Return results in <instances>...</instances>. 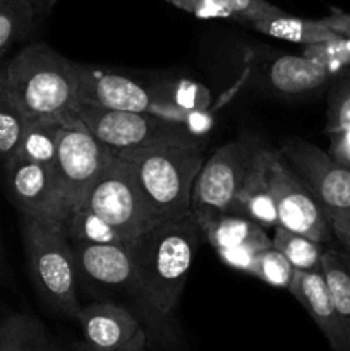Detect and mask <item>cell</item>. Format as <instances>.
<instances>
[{
	"mask_svg": "<svg viewBox=\"0 0 350 351\" xmlns=\"http://www.w3.org/2000/svg\"><path fill=\"white\" fill-rule=\"evenodd\" d=\"M202 235L201 223L191 211L158 223L127 243L136 267L137 295L160 322L174 315Z\"/></svg>",
	"mask_w": 350,
	"mask_h": 351,
	"instance_id": "1",
	"label": "cell"
},
{
	"mask_svg": "<svg viewBox=\"0 0 350 351\" xmlns=\"http://www.w3.org/2000/svg\"><path fill=\"white\" fill-rule=\"evenodd\" d=\"M117 156L129 167L154 225L191 213L196 178L205 165L198 139L165 141Z\"/></svg>",
	"mask_w": 350,
	"mask_h": 351,
	"instance_id": "2",
	"label": "cell"
},
{
	"mask_svg": "<svg viewBox=\"0 0 350 351\" xmlns=\"http://www.w3.org/2000/svg\"><path fill=\"white\" fill-rule=\"evenodd\" d=\"M2 82L26 119H57L78 105L79 64L47 43H31L0 67Z\"/></svg>",
	"mask_w": 350,
	"mask_h": 351,
	"instance_id": "3",
	"label": "cell"
},
{
	"mask_svg": "<svg viewBox=\"0 0 350 351\" xmlns=\"http://www.w3.org/2000/svg\"><path fill=\"white\" fill-rule=\"evenodd\" d=\"M23 240L31 278L41 298L67 317H78V263L64 226L23 216Z\"/></svg>",
	"mask_w": 350,
	"mask_h": 351,
	"instance_id": "4",
	"label": "cell"
},
{
	"mask_svg": "<svg viewBox=\"0 0 350 351\" xmlns=\"http://www.w3.org/2000/svg\"><path fill=\"white\" fill-rule=\"evenodd\" d=\"M113 158L115 153L93 136L75 110L62 115L54 170L60 185L67 219L81 208L88 187Z\"/></svg>",
	"mask_w": 350,
	"mask_h": 351,
	"instance_id": "5",
	"label": "cell"
},
{
	"mask_svg": "<svg viewBox=\"0 0 350 351\" xmlns=\"http://www.w3.org/2000/svg\"><path fill=\"white\" fill-rule=\"evenodd\" d=\"M263 147L253 136H242L220 147L205 161L196 178L191 211L199 218L233 213L237 194Z\"/></svg>",
	"mask_w": 350,
	"mask_h": 351,
	"instance_id": "6",
	"label": "cell"
},
{
	"mask_svg": "<svg viewBox=\"0 0 350 351\" xmlns=\"http://www.w3.org/2000/svg\"><path fill=\"white\" fill-rule=\"evenodd\" d=\"M81 208L105 219L126 243L154 226L129 167L117 154L89 185Z\"/></svg>",
	"mask_w": 350,
	"mask_h": 351,
	"instance_id": "7",
	"label": "cell"
},
{
	"mask_svg": "<svg viewBox=\"0 0 350 351\" xmlns=\"http://www.w3.org/2000/svg\"><path fill=\"white\" fill-rule=\"evenodd\" d=\"M75 113L93 136L115 154L165 141H196L184 123L161 119L151 112L106 110L75 105Z\"/></svg>",
	"mask_w": 350,
	"mask_h": 351,
	"instance_id": "8",
	"label": "cell"
},
{
	"mask_svg": "<svg viewBox=\"0 0 350 351\" xmlns=\"http://www.w3.org/2000/svg\"><path fill=\"white\" fill-rule=\"evenodd\" d=\"M268 180L277 206L278 226L319 243L333 239L331 223L319 202L292 170L283 154L271 149L268 154Z\"/></svg>",
	"mask_w": 350,
	"mask_h": 351,
	"instance_id": "9",
	"label": "cell"
},
{
	"mask_svg": "<svg viewBox=\"0 0 350 351\" xmlns=\"http://www.w3.org/2000/svg\"><path fill=\"white\" fill-rule=\"evenodd\" d=\"M280 153L328 218L350 215V168L333 160L321 147L299 137L288 139Z\"/></svg>",
	"mask_w": 350,
	"mask_h": 351,
	"instance_id": "10",
	"label": "cell"
},
{
	"mask_svg": "<svg viewBox=\"0 0 350 351\" xmlns=\"http://www.w3.org/2000/svg\"><path fill=\"white\" fill-rule=\"evenodd\" d=\"M3 170L7 192L21 216H31L65 228L67 211L54 167L16 154L3 165Z\"/></svg>",
	"mask_w": 350,
	"mask_h": 351,
	"instance_id": "11",
	"label": "cell"
},
{
	"mask_svg": "<svg viewBox=\"0 0 350 351\" xmlns=\"http://www.w3.org/2000/svg\"><path fill=\"white\" fill-rule=\"evenodd\" d=\"M153 103V95L139 82L126 75L79 65L78 105L127 112H150Z\"/></svg>",
	"mask_w": 350,
	"mask_h": 351,
	"instance_id": "12",
	"label": "cell"
},
{
	"mask_svg": "<svg viewBox=\"0 0 350 351\" xmlns=\"http://www.w3.org/2000/svg\"><path fill=\"white\" fill-rule=\"evenodd\" d=\"M288 291L321 329L331 351H350V336L336 312L321 271H295Z\"/></svg>",
	"mask_w": 350,
	"mask_h": 351,
	"instance_id": "13",
	"label": "cell"
},
{
	"mask_svg": "<svg viewBox=\"0 0 350 351\" xmlns=\"http://www.w3.org/2000/svg\"><path fill=\"white\" fill-rule=\"evenodd\" d=\"M71 245L78 269L89 280L103 287L129 288L137 293L136 267L127 243H88L71 240Z\"/></svg>",
	"mask_w": 350,
	"mask_h": 351,
	"instance_id": "14",
	"label": "cell"
},
{
	"mask_svg": "<svg viewBox=\"0 0 350 351\" xmlns=\"http://www.w3.org/2000/svg\"><path fill=\"white\" fill-rule=\"evenodd\" d=\"M75 319L81 324L86 346L95 351L119 350L143 332L139 321L115 304H91L81 308Z\"/></svg>",
	"mask_w": 350,
	"mask_h": 351,
	"instance_id": "15",
	"label": "cell"
},
{
	"mask_svg": "<svg viewBox=\"0 0 350 351\" xmlns=\"http://www.w3.org/2000/svg\"><path fill=\"white\" fill-rule=\"evenodd\" d=\"M268 154L270 149L263 147L249 177L237 194L233 211L246 215L263 228H275L278 226V215L268 180Z\"/></svg>",
	"mask_w": 350,
	"mask_h": 351,
	"instance_id": "16",
	"label": "cell"
},
{
	"mask_svg": "<svg viewBox=\"0 0 350 351\" xmlns=\"http://www.w3.org/2000/svg\"><path fill=\"white\" fill-rule=\"evenodd\" d=\"M201 228L208 242L215 250L232 249L244 243H259L263 247H273L270 237L263 226L254 223L253 219L233 216L232 213L215 216H202L199 218Z\"/></svg>",
	"mask_w": 350,
	"mask_h": 351,
	"instance_id": "17",
	"label": "cell"
},
{
	"mask_svg": "<svg viewBox=\"0 0 350 351\" xmlns=\"http://www.w3.org/2000/svg\"><path fill=\"white\" fill-rule=\"evenodd\" d=\"M271 86L283 95L314 91L329 81V75L304 55H281L275 58L268 72Z\"/></svg>",
	"mask_w": 350,
	"mask_h": 351,
	"instance_id": "18",
	"label": "cell"
},
{
	"mask_svg": "<svg viewBox=\"0 0 350 351\" xmlns=\"http://www.w3.org/2000/svg\"><path fill=\"white\" fill-rule=\"evenodd\" d=\"M253 26L266 36L301 45L319 43V41L338 36L335 31L325 26L321 19H302V17L288 16L287 12L261 17V19L254 21Z\"/></svg>",
	"mask_w": 350,
	"mask_h": 351,
	"instance_id": "19",
	"label": "cell"
},
{
	"mask_svg": "<svg viewBox=\"0 0 350 351\" xmlns=\"http://www.w3.org/2000/svg\"><path fill=\"white\" fill-rule=\"evenodd\" d=\"M0 351H57L41 322L26 314L0 321Z\"/></svg>",
	"mask_w": 350,
	"mask_h": 351,
	"instance_id": "20",
	"label": "cell"
},
{
	"mask_svg": "<svg viewBox=\"0 0 350 351\" xmlns=\"http://www.w3.org/2000/svg\"><path fill=\"white\" fill-rule=\"evenodd\" d=\"M321 273L350 336V259L340 250H326L321 257Z\"/></svg>",
	"mask_w": 350,
	"mask_h": 351,
	"instance_id": "21",
	"label": "cell"
},
{
	"mask_svg": "<svg viewBox=\"0 0 350 351\" xmlns=\"http://www.w3.org/2000/svg\"><path fill=\"white\" fill-rule=\"evenodd\" d=\"M62 115L57 119L31 120L27 122L26 132L17 154L26 160L36 161V163L54 167L55 156H57L58 132H60Z\"/></svg>",
	"mask_w": 350,
	"mask_h": 351,
	"instance_id": "22",
	"label": "cell"
},
{
	"mask_svg": "<svg viewBox=\"0 0 350 351\" xmlns=\"http://www.w3.org/2000/svg\"><path fill=\"white\" fill-rule=\"evenodd\" d=\"M273 247L280 250L295 271H321V243L283 226H275Z\"/></svg>",
	"mask_w": 350,
	"mask_h": 351,
	"instance_id": "23",
	"label": "cell"
},
{
	"mask_svg": "<svg viewBox=\"0 0 350 351\" xmlns=\"http://www.w3.org/2000/svg\"><path fill=\"white\" fill-rule=\"evenodd\" d=\"M30 120L10 96L0 75V163L5 165L19 151Z\"/></svg>",
	"mask_w": 350,
	"mask_h": 351,
	"instance_id": "24",
	"label": "cell"
},
{
	"mask_svg": "<svg viewBox=\"0 0 350 351\" xmlns=\"http://www.w3.org/2000/svg\"><path fill=\"white\" fill-rule=\"evenodd\" d=\"M67 237L88 243H126L113 226L93 211L79 208L67 219Z\"/></svg>",
	"mask_w": 350,
	"mask_h": 351,
	"instance_id": "25",
	"label": "cell"
},
{
	"mask_svg": "<svg viewBox=\"0 0 350 351\" xmlns=\"http://www.w3.org/2000/svg\"><path fill=\"white\" fill-rule=\"evenodd\" d=\"M34 17L36 14L24 0H0V53L33 29Z\"/></svg>",
	"mask_w": 350,
	"mask_h": 351,
	"instance_id": "26",
	"label": "cell"
},
{
	"mask_svg": "<svg viewBox=\"0 0 350 351\" xmlns=\"http://www.w3.org/2000/svg\"><path fill=\"white\" fill-rule=\"evenodd\" d=\"M302 55L318 64L329 77H335L350 67V38L338 34L331 40L304 45Z\"/></svg>",
	"mask_w": 350,
	"mask_h": 351,
	"instance_id": "27",
	"label": "cell"
},
{
	"mask_svg": "<svg viewBox=\"0 0 350 351\" xmlns=\"http://www.w3.org/2000/svg\"><path fill=\"white\" fill-rule=\"evenodd\" d=\"M294 273V266L288 263L287 257L275 247H270V249H264L256 254L249 274L259 278L270 287L287 288L288 290Z\"/></svg>",
	"mask_w": 350,
	"mask_h": 351,
	"instance_id": "28",
	"label": "cell"
},
{
	"mask_svg": "<svg viewBox=\"0 0 350 351\" xmlns=\"http://www.w3.org/2000/svg\"><path fill=\"white\" fill-rule=\"evenodd\" d=\"M350 127V72H343L328 93L326 134H335Z\"/></svg>",
	"mask_w": 350,
	"mask_h": 351,
	"instance_id": "29",
	"label": "cell"
},
{
	"mask_svg": "<svg viewBox=\"0 0 350 351\" xmlns=\"http://www.w3.org/2000/svg\"><path fill=\"white\" fill-rule=\"evenodd\" d=\"M177 9L192 14L199 19H237L220 0H167Z\"/></svg>",
	"mask_w": 350,
	"mask_h": 351,
	"instance_id": "30",
	"label": "cell"
},
{
	"mask_svg": "<svg viewBox=\"0 0 350 351\" xmlns=\"http://www.w3.org/2000/svg\"><path fill=\"white\" fill-rule=\"evenodd\" d=\"M226 9L232 10L239 21H247V23H254V21L261 19V17L273 16V14L283 12L278 7L271 5L266 0H220Z\"/></svg>",
	"mask_w": 350,
	"mask_h": 351,
	"instance_id": "31",
	"label": "cell"
},
{
	"mask_svg": "<svg viewBox=\"0 0 350 351\" xmlns=\"http://www.w3.org/2000/svg\"><path fill=\"white\" fill-rule=\"evenodd\" d=\"M264 249H270V247H263L259 243H244V245L232 247V249L216 250V254H218V257L226 266L249 274L254 263V257H256L257 252H261Z\"/></svg>",
	"mask_w": 350,
	"mask_h": 351,
	"instance_id": "32",
	"label": "cell"
},
{
	"mask_svg": "<svg viewBox=\"0 0 350 351\" xmlns=\"http://www.w3.org/2000/svg\"><path fill=\"white\" fill-rule=\"evenodd\" d=\"M329 156L343 167L350 168V127L340 132L329 134Z\"/></svg>",
	"mask_w": 350,
	"mask_h": 351,
	"instance_id": "33",
	"label": "cell"
},
{
	"mask_svg": "<svg viewBox=\"0 0 350 351\" xmlns=\"http://www.w3.org/2000/svg\"><path fill=\"white\" fill-rule=\"evenodd\" d=\"M174 101L185 110H202L201 88L191 82H182L174 95Z\"/></svg>",
	"mask_w": 350,
	"mask_h": 351,
	"instance_id": "34",
	"label": "cell"
},
{
	"mask_svg": "<svg viewBox=\"0 0 350 351\" xmlns=\"http://www.w3.org/2000/svg\"><path fill=\"white\" fill-rule=\"evenodd\" d=\"M213 120L208 113H205L202 110H191L187 113L184 120V125L192 136H202V134L208 132V129L211 127Z\"/></svg>",
	"mask_w": 350,
	"mask_h": 351,
	"instance_id": "35",
	"label": "cell"
},
{
	"mask_svg": "<svg viewBox=\"0 0 350 351\" xmlns=\"http://www.w3.org/2000/svg\"><path fill=\"white\" fill-rule=\"evenodd\" d=\"M321 23L325 24V26H328L331 31H335L336 34H340V36L350 38V14L349 12L333 9L329 16L323 17Z\"/></svg>",
	"mask_w": 350,
	"mask_h": 351,
	"instance_id": "36",
	"label": "cell"
},
{
	"mask_svg": "<svg viewBox=\"0 0 350 351\" xmlns=\"http://www.w3.org/2000/svg\"><path fill=\"white\" fill-rule=\"evenodd\" d=\"M329 223H331L333 237L338 239L343 249L350 250V215L333 216V218H329Z\"/></svg>",
	"mask_w": 350,
	"mask_h": 351,
	"instance_id": "37",
	"label": "cell"
},
{
	"mask_svg": "<svg viewBox=\"0 0 350 351\" xmlns=\"http://www.w3.org/2000/svg\"><path fill=\"white\" fill-rule=\"evenodd\" d=\"M82 351H95L91 348H88V346H82L81 348ZM112 351H146V332H139V335L136 336V338L132 339V341L129 343V345L122 346V348L119 350H112Z\"/></svg>",
	"mask_w": 350,
	"mask_h": 351,
	"instance_id": "38",
	"label": "cell"
},
{
	"mask_svg": "<svg viewBox=\"0 0 350 351\" xmlns=\"http://www.w3.org/2000/svg\"><path fill=\"white\" fill-rule=\"evenodd\" d=\"M24 2H26L27 5H31V9L34 10L36 16H45V14H48L54 9L57 0H24Z\"/></svg>",
	"mask_w": 350,
	"mask_h": 351,
	"instance_id": "39",
	"label": "cell"
},
{
	"mask_svg": "<svg viewBox=\"0 0 350 351\" xmlns=\"http://www.w3.org/2000/svg\"><path fill=\"white\" fill-rule=\"evenodd\" d=\"M343 252H345L347 257H349V259H350V250L349 249H343Z\"/></svg>",
	"mask_w": 350,
	"mask_h": 351,
	"instance_id": "40",
	"label": "cell"
},
{
	"mask_svg": "<svg viewBox=\"0 0 350 351\" xmlns=\"http://www.w3.org/2000/svg\"><path fill=\"white\" fill-rule=\"evenodd\" d=\"M3 57V53H0V58H2Z\"/></svg>",
	"mask_w": 350,
	"mask_h": 351,
	"instance_id": "41",
	"label": "cell"
}]
</instances>
